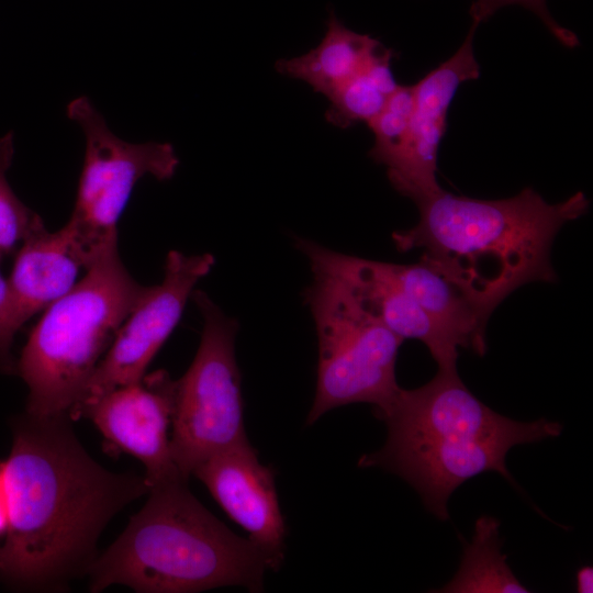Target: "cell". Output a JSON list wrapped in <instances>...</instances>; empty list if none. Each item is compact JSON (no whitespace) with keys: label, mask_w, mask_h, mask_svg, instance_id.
<instances>
[{"label":"cell","mask_w":593,"mask_h":593,"mask_svg":"<svg viewBox=\"0 0 593 593\" xmlns=\"http://www.w3.org/2000/svg\"><path fill=\"white\" fill-rule=\"evenodd\" d=\"M68 414H26L4 461L9 503L0 569L10 583L65 590L88 574L111 518L148 494L145 475L114 473L81 446Z\"/></svg>","instance_id":"cell-1"},{"label":"cell","mask_w":593,"mask_h":593,"mask_svg":"<svg viewBox=\"0 0 593 593\" xmlns=\"http://www.w3.org/2000/svg\"><path fill=\"white\" fill-rule=\"evenodd\" d=\"M418 222L392 234L398 250L421 258L455 282L485 314L533 281L555 282L550 259L559 230L589 211L578 191L551 204L534 189L482 200L440 191L415 202Z\"/></svg>","instance_id":"cell-2"},{"label":"cell","mask_w":593,"mask_h":593,"mask_svg":"<svg viewBox=\"0 0 593 593\" xmlns=\"http://www.w3.org/2000/svg\"><path fill=\"white\" fill-rule=\"evenodd\" d=\"M373 413L387 426V441L363 455L359 467H380L401 477L441 521L449 518V497L463 482L496 471L516 486L505 465L508 450L562 432L558 422H518L493 411L470 392L457 368H438L416 389L400 388Z\"/></svg>","instance_id":"cell-3"},{"label":"cell","mask_w":593,"mask_h":593,"mask_svg":"<svg viewBox=\"0 0 593 593\" xmlns=\"http://www.w3.org/2000/svg\"><path fill=\"white\" fill-rule=\"evenodd\" d=\"M187 482L176 473L150 484L145 505L90 567L91 592L113 584L143 593L262 591L264 552L210 513Z\"/></svg>","instance_id":"cell-4"},{"label":"cell","mask_w":593,"mask_h":593,"mask_svg":"<svg viewBox=\"0 0 593 593\" xmlns=\"http://www.w3.org/2000/svg\"><path fill=\"white\" fill-rule=\"evenodd\" d=\"M145 289L114 245L45 309L18 365L29 388V414H68L76 419L92 373Z\"/></svg>","instance_id":"cell-5"},{"label":"cell","mask_w":593,"mask_h":593,"mask_svg":"<svg viewBox=\"0 0 593 593\" xmlns=\"http://www.w3.org/2000/svg\"><path fill=\"white\" fill-rule=\"evenodd\" d=\"M304 290L317 334L316 390L306 424L338 406L387 405L401 388L395 366L403 339L369 312L337 275L311 267Z\"/></svg>","instance_id":"cell-6"},{"label":"cell","mask_w":593,"mask_h":593,"mask_svg":"<svg viewBox=\"0 0 593 593\" xmlns=\"http://www.w3.org/2000/svg\"><path fill=\"white\" fill-rule=\"evenodd\" d=\"M191 296L203 328L192 363L175 380L170 438L172 461L187 480L212 456L248 440L235 356L238 324L203 291Z\"/></svg>","instance_id":"cell-7"},{"label":"cell","mask_w":593,"mask_h":593,"mask_svg":"<svg viewBox=\"0 0 593 593\" xmlns=\"http://www.w3.org/2000/svg\"><path fill=\"white\" fill-rule=\"evenodd\" d=\"M67 115L86 139L74 210L64 226L86 270L118 245V221L144 176L170 179L179 158L169 143L133 144L119 138L86 97L72 100Z\"/></svg>","instance_id":"cell-8"},{"label":"cell","mask_w":593,"mask_h":593,"mask_svg":"<svg viewBox=\"0 0 593 593\" xmlns=\"http://www.w3.org/2000/svg\"><path fill=\"white\" fill-rule=\"evenodd\" d=\"M214 264L211 254L168 253L163 281L146 287L122 323L87 384L76 418L83 405L145 376L149 362L178 324L194 287Z\"/></svg>","instance_id":"cell-9"},{"label":"cell","mask_w":593,"mask_h":593,"mask_svg":"<svg viewBox=\"0 0 593 593\" xmlns=\"http://www.w3.org/2000/svg\"><path fill=\"white\" fill-rule=\"evenodd\" d=\"M478 26L472 22L457 52L412 85L406 139L387 175L392 187L414 202L441 190L436 178L437 156L447 130L449 107L460 85L480 76L473 51Z\"/></svg>","instance_id":"cell-10"},{"label":"cell","mask_w":593,"mask_h":593,"mask_svg":"<svg viewBox=\"0 0 593 593\" xmlns=\"http://www.w3.org/2000/svg\"><path fill=\"white\" fill-rule=\"evenodd\" d=\"M174 394L175 380L158 370L83 405L79 417L90 418L109 441L141 460L150 485L180 473L168 438Z\"/></svg>","instance_id":"cell-11"},{"label":"cell","mask_w":593,"mask_h":593,"mask_svg":"<svg viewBox=\"0 0 593 593\" xmlns=\"http://www.w3.org/2000/svg\"><path fill=\"white\" fill-rule=\"evenodd\" d=\"M295 245L310 267L340 277L361 304L392 333L403 340L422 342L438 368L457 367L460 348L401 288L390 262L345 255L306 238L298 237Z\"/></svg>","instance_id":"cell-12"},{"label":"cell","mask_w":593,"mask_h":593,"mask_svg":"<svg viewBox=\"0 0 593 593\" xmlns=\"http://www.w3.org/2000/svg\"><path fill=\"white\" fill-rule=\"evenodd\" d=\"M192 474L209 490L228 517L244 528L278 571L284 560L286 525L271 468L259 462L248 440L223 450Z\"/></svg>","instance_id":"cell-13"},{"label":"cell","mask_w":593,"mask_h":593,"mask_svg":"<svg viewBox=\"0 0 593 593\" xmlns=\"http://www.w3.org/2000/svg\"><path fill=\"white\" fill-rule=\"evenodd\" d=\"M83 261L65 228H46L29 237L18 250L8 281L7 332L11 339L35 313L68 293L78 282Z\"/></svg>","instance_id":"cell-14"},{"label":"cell","mask_w":593,"mask_h":593,"mask_svg":"<svg viewBox=\"0 0 593 593\" xmlns=\"http://www.w3.org/2000/svg\"><path fill=\"white\" fill-rule=\"evenodd\" d=\"M401 288L441 327L459 348L486 353L485 314L455 282L429 264H391Z\"/></svg>","instance_id":"cell-15"},{"label":"cell","mask_w":593,"mask_h":593,"mask_svg":"<svg viewBox=\"0 0 593 593\" xmlns=\"http://www.w3.org/2000/svg\"><path fill=\"white\" fill-rule=\"evenodd\" d=\"M381 47L377 38L346 27L331 13L321 43L301 56L279 59L276 69L328 98L359 74Z\"/></svg>","instance_id":"cell-16"},{"label":"cell","mask_w":593,"mask_h":593,"mask_svg":"<svg viewBox=\"0 0 593 593\" xmlns=\"http://www.w3.org/2000/svg\"><path fill=\"white\" fill-rule=\"evenodd\" d=\"M440 592H529L501 552L499 522L494 517L484 515L477 521L472 540L463 548L459 570Z\"/></svg>","instance_id":"cell-17"},{"label":"cell","mask_w":593,"mask_h":593,"mask_svg":"<svg viewBox=\"0 0 593 593\" xmlns=\"http://www.w3.org/2000/svg\"><path fill=\"white\" fill-rule=\"evenodd\" d=\"M394 56L393 49L382 46L359 74L336 89L327 98L326 121L348 128L376 118L400 85L391 69Z\"/></svg>","instance_id":"cell-18"},{"label":"cell","mask_w":593,"mask_h":593,"mask_svg":"<svg viewBox=\"0 0 593 593\" xmlns=\"http://www.w3.org/2000/svg\"><path fill=\"white\" fill-rule=\"evenodd\" d=\"M13 155V134L9 132L0 138V259L45 230L42 219L15 195L8 182Z\"/></svg>","instance_id":"cell-19"},{"label":"cell","mask_w":593,"mask_h":593,"mask_svg":"<svg viewBox=\"0 0 593 593\" xmlns=\"http://www.w3.org/2000/svg\"><path fill=\"white\" fill-rule=\"evenodd\" d=\"M413 104L412 85H399L385 105L368 126L374 135L369 157L389 168L399 157L409 130Z\"/></svg>","instance_id":"cell-20"},{"label":"cell","mask_w":593,"mask_h":593,"mask_svg":"<svg viewBox=\"0 0 593 593\" xmlns=\"http://www.w3.org/2000/svg\"><path fill=\"white\" fill-rule=\"evenodd\" d=\"M507 5H521L533 12L542 22L549 33L563 46L574 48L580 41L574 32L559 24L547 8L546 0H474L469 14L473 23L488 21L500 9Z\"/></svg>","instance_id":"cell-21"},{"label":"cell","mask_w":593,"mask_h":593,"mask_svg":"<svg viewBox=\"0 0 593 593\" xmlns=\"http://www.w3.org/2000/svg\"><path fill=\"white\" fill-rule=\"evenodd\" d=\"M8 307V281L0 275V367L4 370L10 369L12 366L10 348L13 339L10 338L7 332Z\"/></svg>","instance_id":"cell-22"},{"label":"cell","mask_w":593,"mask_h":593,"mask_svg":"<svg viewBox=\"0 0 593 593\" xmlns=\"http://www.w3.org/2000/svg\"><path fill=\"white\" fill-rule=\"evenodd\" d=\"M9 525V503L4 475V463L0 462V535L7 532Z\"/></svg>","instance_id":"cell-23"},{"label":"cell","mask_w":593,"mask_h":593,"mask_svg":"<svg viewBox=\"0 0 593 593\" xmlns=\"http://www.w3.org/2000/svg\"><path fill=\"white\" fill-rule=\"evenodd\" d=\"M577 591L591 593L593 591V569L590 566L580 568L577 572Z\"/></svg>","instance_id":"cell-24"}]
</instances>
